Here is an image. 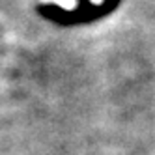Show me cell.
I'll return each mask as SVG.
<instances>
[{"label": "cell", "mask_w": 155, "mask_h": 155, "mask_svg": "<svg viewBox=\"0 0 155 155\" xmlns=\"http://www.w3.org/2000/svg\"><path fill=\"white\" fill-rule=\"evenodd\" d=\"M120 0H38L39 12L60 23H81L103 17Z\"/></svg>", "instance_id": "obj_1"}]
</instances>
